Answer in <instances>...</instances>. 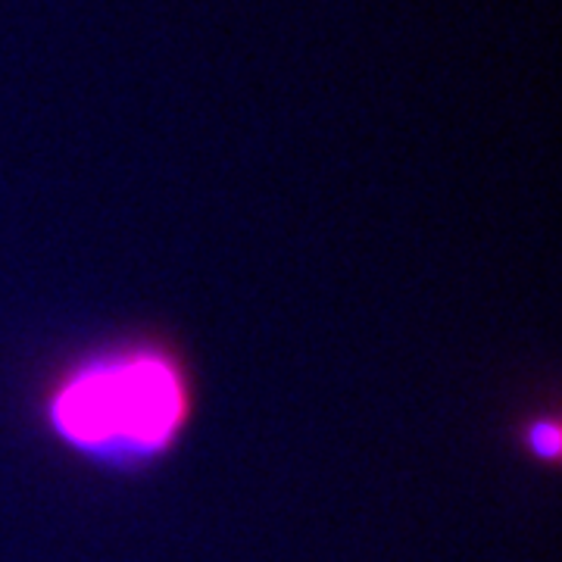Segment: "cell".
I'll use <instances>...</instances> for the list:
<instances>
[{
	"mask_svg": "<svg viewBox=\"0 0 562 562\" xmlns=\"http://www.w3.org/2000/svg\"><path fill=\"white\" fill-rule=\"evenodd\" d=\"M516 447L541 469H557L562 460V419L557 409H531L516 422Z\"/></svg>",
	"mask_w": 562,
	"mask_h": 562,
	"instance_id": "obj_2",
	"label": "cell"
},
{
	"mask_svg": "<svg viewBox=\"0 0 562 562\" xmlns=\"http://www.w3.org/2000/svg\"><path fill=\"white\" fill-rule=\"evenodd\" d=\"M198 406L188 353L166 335L135 331L91 344L47 372L35 419L66 457L103 475L138 479L184 447Z\"/></svg>",
	"mask_w": 562,
	"mask_h": 562,
	"instance_id": "obj_1",
	"label": "cell"
}]
</instances>
